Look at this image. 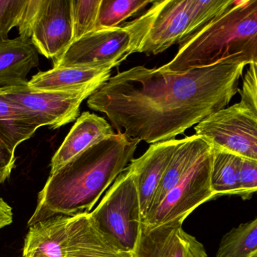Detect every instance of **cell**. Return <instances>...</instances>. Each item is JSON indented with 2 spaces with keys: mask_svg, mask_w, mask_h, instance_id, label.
<instances>
[{
  "mask_svg": "<svg viewBox=\"0 0 257 257\" xmlns=\"http://www.w3.org/2000/svg\"><path fill=\"white\" fill-rule=\"evenodd\" d=\"M90 214L96 229L110 244L120 251L136 254L143 217L136 178L128 167Z\"/></svg>",
  "mask_w": 257,
  "mask_h": 257,
  "instance_id": "cell-6",
  "label": "cell"
},
{
  "mask_svg": "<svg viewBox=\"0 0 257 257\" xmlns=\"http://www.w3.org/2000/svg\"><path fill=\"white\" fill-rule=\"evenodd\" d=\"M102 86L96 84L82 90L60 92L32 89L27 82L0 89V93L36 128L48 126L57 129L77 120L83 101Z\"/></svg>",
  "mask_w": 257,
  "mask_h": 257,
  "instance_id": "cell-9",
  "label": "cell"
},
{
  "mask_svg": "<svg viewBox=\"0 0 257 257\" xmlns=\"http://www.w3.org/2000/svg\"><path fill=\"white\" fill-rule=\"evenodd\" d=\"M111 69L54 67L33 75L28 85L39 90L79 91L96 84L103 85L111 78Z\"/></svg>",
  "mask_w": 257,
  "mask_h": 257,
  "instance_id": "cell-15",
  "label": "cell"
},
{
  "mask_svg": "<svg viewBox=\"0 0 257 257\" xmlns=\"http://www.w3.org/2000/svg\"><path fill=\"white\" fill-rule=\"evenodd\" d=\"M39 62V53L30 39L0 38V89L28 82L27 75Z\"/></svg>",
  "mask_w": 257,
  "mask_h": 257,
  "instance_id": "cell-14",
  "label": "cell"
},
{
  "mask_svg": "<svg viewBox=\"0 0 257 257\" xmlns=\"http://www.w3.org/2000/svg\"><path fill=\"white\" fill-rule=\"evenodd\" d=\"M112 126L104 118L84 112L77 119L64 141L51 159L53 174L86 149L114 134Z\"/></svg>",
  "mask_w": 257,
  "mask_h": 257,
  "instance_id": "cell-13",
  "label": "cell"
},
{
  "mask_svg": "<svg viewBox=\"0 0 257 257\" xmlns=\"http://www.w3.org/2000/svg\"><path fill=\"white\" fill-rule=\"evenodd\" d=\"M18 30L38 53L58 58L75 40L72 0H28Z\"/></svg>",
  "mask_w": 257,
  "mask_h": 257,
  "instance_id": "cell-8",
  "label": "cell"
},
{
  "mask_svg": "<svg viewBox=\"0 0 257 257\" xmlns=\"http://www.w3.org/2000/svg\"><path fill=\"white\" fill-rule=\"evenodd\" d=\"M247 257H257V250L256 251L253 252V253H251V254H250V256H248Z\"/></svg>",
  "mask_w": 257,
  "mask_h": 257,
  "instance_id": "cell-27",
  "label": "cell"
},
{
  "mask_svg": "<svg viewBox=\"0 0 257 257\" xmlns=\"http://www.w3.org/2000/svg\"><path fill=\"white\" fill-rule=\"evenodd\" d=\"M66 257H136L135 253H126L113 247L112 245L99 246L81 249L73 252Z\"/></svg>",
  "mask_w": 257,
  "mask_h": 257,
  "instance_id": "cell-24",
  "label": "cell"
},
{
  "mask_svg": "<svg viewBox=\"0 0 257 257\" xmlns=\"http://www.w3.org/2000/svg\"><path fill=\"white\" fill-rule=\"evenodd\" d=\"M139 142L117 132L50 174L38 195L28 227L57 215L90 213L107 189L126 170Z\"/></svg>",
  "mask_w": 257,
  "mask_h": 257,
  "instance_id": "cell-2",
  "label": "cell"
},
{
  "mask_svg": "<svg viewBox=\"0 0 257 257\" xmlns=\"http://www.w3.org/2000/svg\"><path fill=\"white\" fill-rule=\"evenodd\" d=\"M212 159L213 145L205 138L178 184L144 217V229H154L176 222L183 223L198 207L217 198L211 185Z\"/></svg>",
  "mask_w": 257,
  "mask_h": 257,
  "instance_id": "cell-7",
  "label": "cell"
},
{
  "mask_svg": "<svg viewBox=\"0 0 257 257\" xmlns=\"http://www.w3.org/2000/svg\"><path fill=\"white\" fill-rule=\"evenodd\" d=\"M151 0H101L96 30L114 28L139 11L145 9Z\"/></svg>",
  "mask_w": 257,
  "mask_h": 257,
  "instance_id": "cell-19",
  "label": "cell"
},
{
  "mask_svg": "<svg viewBox=\"0 0 257 257\" xmlns=\"http://www.w3.org/2000/svg\"><path fill=\"white\" fill-rule=\"evenodd\" d=\"M151 6L146 13L123 27L95 30L74 41L54 67L111 69L138 52L154 17Z\"/></svg>",
  "mask_w": 257,
  "mask_h": 257,
  "instance_id": "cell-4",
  "label": "cell"
},
{
  "mask_svg": "<svg viewBox=\"0 0 257 257\" xmlns=\"http://www.w3.org/2000/svg\"><path fill=\"white\" fill-rule=\"evenodd\" d=\"M27 4L28 0H0V38L8 39L10 30L21 25Z\"/></svg>",
  "mask_w": 257,
  "mask_h": 257,
  "instance_id": "cell-21",
  "label": "cell"
},
{
  "mask_svg": "<svg viewBox=\"0 0 257 257\" xmlns=\"http://www.w3.org/2000/svg\"><path fill=\"white\" fill-rule=\"evenodd\" d=\"M234 0H164L153 3L154 17L138 52L157 54L181 44L223 13Z\"/></svg>",
  "mask_w": 257,
  "mask_h": 257,
  "instance_id": "cell-5",
  "label": "cell"
},
{
  "mask_svg": "<svg viewBox=\"0 0 257 257\" xmlns=\"http://www.w3.org/2000/svg\"><path fill=\"white\" fill-rule=\"evenodd\" d=\"M239 156L213 146L211 185L217 197L225 195L241 196L238 184Z\"/></svg>",
  "mask_w": 257,
  "mask_h": 257,
  "instance_id": "cell-17",
  "label": "cell"
},
{
  "mask_svg": "<svg viewBox=\"0 0 257 257\" xmlns=\"http://www.w3.org/2000/svg\"><path fill=\"white\" fill-rule=\"evenodd\" d=\"M247 66L241 89H238V92L241 96L240 102L257 116V63L253 62Z\"/></svg>",
  "mask_w": 257,
  "mask_h": 257,
  "instance_id": "cell-23",
  "label": "cell"
},
{
  "mask_svg": "<svg viewBox=\"0 0 257 257\" xmlns=\"http://www.w3.org/2000/svg\"><path fill=\"white\" fill-rule=\"evenodd\" d=\"M256 63H257V60H256Z\"/></svg>",
  "mask_w": 257,
  "mask_h": 257,
  "instance_id": "cell-28",
  "label": "cell"
},
{
  "mask_svg": "<svg viewBox=\"0 0 257 257\" xmlns=\"http://www.w3.org/2000/svg\"><path fill=\"white\" fill-rule=\"evenodd\" d=\"M257 250V217L222 238L217 257H247Z\"/></svg>",
  "mask_w": 257,
  "mask_h": 257,
  "instance_id": "cell-18",
  "label": "cell"
},
{
  "mask_svg": "<svg viewBox=\"0 0 257 257\" xmlns=\"http://www.w3.org/2000/svg\"><path fill=\"white\" fill-rule=\"evenodd\" d=\"M15 161V152L0 143V185L10 177Z\"/></svg>",
  "mask_w": 257,
  "mask_h": 257,
  "instance_id": "cell-25",
  "label": "cell"
},
{
  "mask_svg": "<svg viewBox=\"0 0 257 257\" xmlns=\"http://www.w3.org/2000/svg\"><path fill=\"white\" fill-rule=\"evenodd\" d=\"M172 223L154 229L142 228L136 257H208L205 247L182 228Z\"/></svg>",
  "mask_w": 257,
  "mask_h": 257,
  "instance_id": "cell-11",
  "label": "cell"
},
{
  "mask_svg": "<svg viewBox=\"0 0 257 257\" xmlns=\"http://www.w3.org/2000/svg\"><path fill=\"white\" fill-rule=\"evenodd\" d=\"M257 60V0L235 1L180 44L175 57L160 69L184 72L226 62Z\"/></svg>",
  "mask_w": 257,
  "mask_h": 257,
  "instance_id": "cell-3",
  "label": "cell"
},
{
  "mask_svg": "<svg viewBox=\"0 0 257 257\" xmlns=\"http://www.w3.org/2000/svg\"><path fill=\"white\" fill-rule=\"evenodd\" d=\"M13 222V211L12 207L9 206L0 197V229L12 224Z\"/></svg>",
  "mask_w": 257,
  "mask_h": 257,
  "instance_id": "cell-26",
  "label": "cell"
},
{
  "mask_svg": "<svg viewBox=\"0 0 257 257\" xmlns=\"http://www.w3.org/2000/svg\"><path fill=\"white\" fill-rule=\"evenodd\" d=\"M238 184L243 199H249L257 193V161L239 157Z\"/></svg>",
  "mask_w": 257,
  "mask_h": 257,
  "instance_id": "cell-22",
  "label": "cell"
},
{
  "mask_svg": "<svg viewBox=\"0 0 257 257\" xmlns=\"http://www.w3.org/2000/svg\"><path fill=\"white\" fill-rule=\"evenodd\" d=\"M100 3L101 0H72L75 40L96 30Z\"/></svg>",
  "mask_w": 257,
  "mask_h": 257,
  "instance_id": "cell-20",
  "label": "cell"
},
{
  "mask_svg": "<svg viewBox=\"0 0 257 257\" xmlns=\"http://www.w3.org/2000/svg\"><path fill=\"white\" fill-rule=\"evenodd\" d=\"M38 128L18 107L0 93V143L15 152L18 145L30 139Z\"/></svg>",
  "mask_w": 257,
  "mask_h": 257,
  "instance_id": "cell-16",
  "label": "cell"
},
{
  "mask_svg": "<svg viewBox=\"0 0 257 257\" xmlns=\"http://www.w3.org/2000/svg\"><path fill=\"white\" fill-rule=\"evenodd\" d=\"M248 64L226 62L178 72L135 66L111 77L87 104L132 140H175L227 107Z\"/></svg>",
  "mask_w": 257,
  "mask_h": 257,
  "instance_id": "cell-1",
  "label": "cell"
},
{
  "mask_svg": "<svg viewBox=\"0 0 257 257\" xmlns=\"http://www.w3.org/2000/svg\"><path fill=\"white\" fill-rule=\"evenodd\" d=\"M194 130L214 147L257 161V116L241 102L211 115Z\"/></svg>",
  "mask_w": 257,
  "mask_h": 257,
  "instance_id": "cell-10",
  "label": "cell"
},
{
  "mask_svg": "<svg viewBox=\"0 0 257 257\" xmlns=\"http://www.w3.org/2000/svg\"><path fill=\"white\" fill-rule=\"evenodd\" d=\"M179 140L175 139L154 143L142 156L132 160L128 166L136 178L143 219L151 209L157 189Z\"/></svg>",
  "mask_w": 257,
  "mask_h": 257,
  "instance_id": "cell-12",
  "label": "cell"
}]
</instances>
